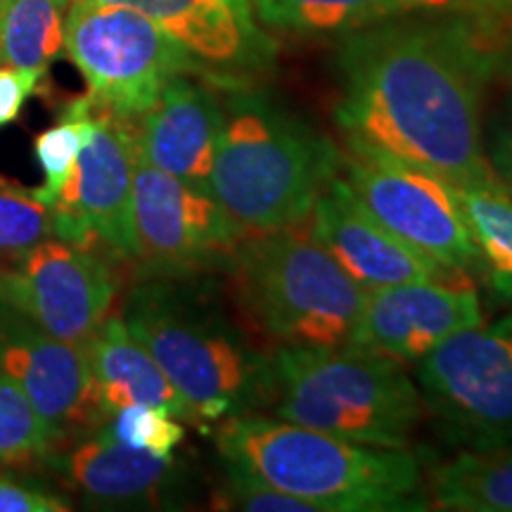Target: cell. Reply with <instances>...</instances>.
Masks as SVG:
<instances>
[{
	"instance_id": "22",
	"label": "cell",
	"mask_w": 512,
	"mask_h": 512,
	"mask_svg": "<svg viewBox=\"0 0 512 512\" xmlns=\"http://www.w3.org/2000/svg\"><path fill=\"white\" fill-rule=\"evenodd\" d=\"M458 200L491 292L512 306V195L505 185L458 188Z\"/></svg>"
},
{
	"instance_id": "18",
	"label": "cell",
	"mask_w": 512,
	"mask_h": 512,
	"mask_svg": "<svg viewBox=\"0 0 512 512\" xmlns=\"http://www.w3.org/2000/svg\"><path fill=\"white\" fill-rule=\"evenodd\" d=\"M53 465L88 501L102 505H157L176 482V460L152 456L112 439L105 427L81 434Z\"/></svg>"
},
{
	"instance_id": "15",
	"label": "cell",
	"mask_w": 512,
	"mask_h": 512,
	"mask_svg": "<svg viewBox=\"0 0 512 512\" xmlns=\"http://www.w3.org/2000/svg\"><path fill=\"white\" fill-rule=\"evenodd\" d=\"M482 323V302L467 278L392 285L366 292L349 347L418 363L444 339Z\"/></svg>"
},
{
	"instance_id": "13",
	"label": "cell",
	"mask_w": 512,
	"mask_h": 512,
	"mask_svg": "<svg viewBox=\"0 0 512 512\" xmlns=\"http://www.w3.org/2000/svg\"><path fill=\"white\" fill-rule=\"evenodd\" d=\"M0 373L29 396L55 444L105 425L86 349L0 302Z\"/></svg>"
},
{
	"instance_id": "16",
	"label": "cell",
	"mask_w": 512,
	"mask_h": 512,
	"mask_svg": "<svg viewBox=\"0 0 512 512\" xmlns=\"http://www.w3.org/2000/svg\"><path fill=\"white\" fill-rule=\"evenodd\" d=\"M309 228L363 292L406 283H446L467 278L382 228L344 181L332 178L320 192L309 216Z\"/></svg>"
},
{
	"instance_id": "12",
	"label": "cell",
	"mask_w": 512,
	"mask_h": 512,
	"mask_svg": "<svg viewBox=\"0 0 512 512\" xmlns=\"http://www.w3.org/2000/svg\"><path fill=\"white\" fill-rule=\"evenodd\" d=\"M117 294L119 278L110 259L62 238L43 240L0 268V302L79 347L112 316Z\"/></svg>"
},
{
	"instance_id": "3",
	"label": "cell",
	"mask_w": 512,
	"mask_h": 512,
	"mask_svg": "<svg viewBox=\"0 0 512 512\" xmlns=\"http://www.w3.org/2000/svg\"><path fill=\"white\" fill-rule=\"evenodd\" d=\"M339 169L342 150L299 114L252 86L226 91L209 185L242 233L302 226Z\"/></svg>"
},
{
	"instance_id": "14",
	"label": "cell",
	"mask_w": 512,
	"mask_h": 512,
	"mask_svg": "<svg viewBox=\"0 0 512 512\" xmlns=\"http://www.w3.org/2000/svg\"><path fill=\"white\" fill-rule=\"evenodd\" d=\"M143 12L162 27L204 79L221 91L252 86L271 72L275 41L256 19L252 0H107Z\"/></svg>"
},
{
	"instance_id": "24",
	"label": "cell",
	"mask_w": 512,
	"mask_h": 512,
	"mask_svg": "<svg viewBox=\"0 0 512 512\" xmlns=\"http://www.w3.org/2000/svg\"><path fill=\"white\" fill-rule=\"evenodd\" d=\"M95 126V105L88 95L76 98L72 105L64 110V114L55 126L43 131L34 140V155L41 166L46 183L36 188V195L41 197L48 207L60 195V190L72 174L76 159H79L83 145L91 138Z\"/></svg>"
},
{
	"instance_id": "5",
	"label": "cell",
	"mask_w": 512,
	"mask_h": 512,
	"mask_svg": "<svg viewBox=\"0 0 512 512\" xmlns=\"http://www.w3.org/2000/svg\"><path fill=\"white\" fill-rule=\"evenodd\" d=\"M273 415L330 437L406 448L425 403L394 358L349 347H275Z\"/></svg>"
},
{
	"instance_id": "2",
	"label": "cell",
	"mask_w": 512,
	"mask_h": 512,
	"mask_svg": "<svg viewBox=\"0 0 512 512\" xmlns=\"http://www.w3.org/2000/svg\"><path fill=\"white\" fill-rule=\"evenodd\" d=\"M121 320L190 403L200 425L271 406V354L256 347L252 332L209 285L147 278L126 297Z\"/></svg>"
},
{
	"instance_id": "21",
	"label": "cell",
	"mask_w": 512,
	"mask_h": 512,
	"mask_svg": "<svg viewBox=\"0 0 512 512\" xmlns=\"http://www.w3.org/2000/svg\"><path fill=\"white\" fill-rule=\"evenodd\" d=\"M430 508L448 512H512V444L463 448L427 475Z\"/></svg>"
},
{
	"instance_id": "31",
	"label": "cell",
	"mask_w": 512,
	"mask_h": 512,
	"mask_svg": "<svg viewBox=\"0 0 512 512\" xmlns=\"http://www.w3.org/2000/svg\"><path fill=\"white\" fill-rule=\"evenodd\" d=\"M456 12L470 19L479 31L501 43L512 36V0H453Z\"/></svg>"
},
{
	"instance_id": "1",
	"label": "cell",
	"mask_w": 512,
	"mask_h": 512,
	"mask_svg": "<svg viewBox=\"0 0 512 512\" xmlns=\"http://www.w3.org/2000/svg\"><path fill=\"white\" fill-rule=\"evenodd\" d=\"M501 43L458 12L396 17L339 36L335 121L344 147L418 166L453 188L503 185L482 107Z\"/></svg>"
},
{
	"instance_id": "9",
	"label": "cell",
	"mask_w": 512,
	"mask_h": 512,
	"mask_svg": "<svg viewBox=\"0 0 512 512\" xmlns=\"http://www.w3.org/2000/svg\"><path fill=\"white\" fill-rule=\"evenodd\" d=\"M344 181L373 219L451 271H479V254L458 188L401 159L344 147Z\"/></svg>"
},
{
	"instance_id": "29",
	"label": "cell",
	"mask_w": 512,
	"mask_h": 512,
	"mask_svg": "<svg viewBox=\"0 0 512 512\" xmlns=\"http://www.w3.org/2000/svg\"><path fill=\"white\" fill-rule=\"evenodd\" d=\"M72 510L67 498L46 489L24 484L22 479L0 472V512H67Z\"/></svg>"
},
{
	"instance_id": "32",
	"label": "cell",
	"mask_w": 512,
	"mask_h": 512,
	"mask_svg": "<svg viewBox=\"0 0 512 512\" xmlns=\"http://www.w3.org/2000/svg\"><path fill=\"white\" fill-rule=\"evenodd\" d=\"M486 157L491 166L501 178L505 190L512 195V107L505 117L494 126L489 147H486Z\"/></svg>"
},
{
	"instance_id": "7",
	"label": "cell",
	"mask_w": 512,
	"mask_h": 512,
	"mask_svg": "<svg viewBox=\"0 0 512 512\" xmlns=\"http://www.w3.org/2000/svg\"><path fill=\"white\" fill-rule=\"evenodd\" d=\"M64 53L79 69L95 110L136 121L171 79L202 76L192 57L143 12L107 0H72Z\"/></svg>"
},
{
	"instance_id": "11",
	"label": "cell",
	"mask_w": 512,
	"mask_h": 512,
	"mask_svg": "<svg viewBox=\"0 0 512 512\" xmlns=\"http://www.w3.org/2000/svg\"><path fill=\"white\" fill-rule=\"evenodd\" d=\"M136 124L95 110L91 138L53 202L55 238L79 247H102L114 259L136 261L133 176Z\"/></svg>"
},
{
	"instance_id": "20",
	"label": "cell",
	"mask_w": 512,
	"mask_h": 512,
	"mask_svg": "<svg viewBox=\"0 0 512 512\" xmlns=\"http://www.w3.org/2000/svg\"><path fill=\"white\" fill-rule=\"evenodd\" d=\"M266 29L292 36H347L396 17L456 12L453 0H252Z\"/></svg>"
},
{
	"instance_id": "26",
	"label": "cell",
	"mask_w": 512,
	"mask_h": 512,
	"mask_svg": "<svg viewBox=\"0 0 512 512\" xmlns=\"http://www.w3.org/2000/svg\"><path fill=\"white\" fill-rule=\"evenodd\" d=\"M55 446L53 434L29 396L0 373V460L19 463L50 458Z\"/></svg>"
},
{
	"instance_id": "30",
	"label": "cell",
	"mask_w": 512,
	"mask_h": 512,
	"mask_svg": "<svg viewBox=\"0 0 512 512\" xmlns=\"http://www.w3.org/2000/svg\"><path fill=\"white\" fill-rule=\"evenodd\" d=\"M43 72L19 69L3 64L0 67V128L15 124L24 110V102L36 93Z\"/></svg>"
},
{
	"instance_id": "17",
	"label": "cell",
	"mask_w": 512,
	"mask_h": 512,
	"mask_svg": "<svg viewBox=\"0 0 512 512\" xmlns=\"http://www.w3.org/2000/svg\"><path fill=\"white\" fill-rule=\"evenodd\" d=\"M219 91L197 74H181L166 83L155 105L133 121L140 157L192 188L211 192L223 128Z\"/></svg>"
},
{
	"instance_id": "4",
	"label": "cell",
	"mask_w": 512,
	"mask_h": 512,
	"mask_svg": "<svg viewBox=\"0 0 512 512\" xmlns=\"http://www.w3.org/2000/svg\"><path fill=\"white\" fill-rule=\"evenodd\" d=\"M216 446L313 512L430 508L420 460L406 448L354 444L256 411L221 420Z\"/></svg>"
},
{
	"instance_id": "6",
	"label": "cell",
	"mask_w": 512,
	"mask_h": 512,
	"mask_svg": "<svg viewBox=\"0 0 512 512\" xmlns=\"http://www.w3.org/2000/svg\"><path fill=\"white\" fill-rule=\"evenodd\" d=\"M247 328L275 347H344L366 292L313 238L309 223L249 233L230 261Z\"/></svg>"
},
{
	"instance_id": "28",
	"label": "cell",
	"mask_w": 512,
	"mask_h": 512,
	"mask_svg": "<svg viewBox=\"0 0 512 512\" xmlns=\"http://www.w3.org/2000/svg\"><path fill=\"white\" fill-rule=\"evenodd\" d=\"M223 460V491L221 501L226 508L247 512H313L309 503L299 501L285 491L275 489L247 467L233 460Z\"/></svg>"
},
{
	"instance_id": "27",
	"label": "cell",
	"mask_w": 512,
	"mask_h": 512,
	"mask_svg": "<svg viewBox=\"0 0 512 512\" xmlns=\"http://www.w3.org/2000/svg\"><path fill=\"white\" fill-rule=\"evenodd\" d=\"M105 432L124 446L147 451L152 456L171 458L185 437L183 422L169 411L147 403L119 408L107 418Z\"/></svg>"
},
{
	"instance_id": "8",
	"label": "cell",
	"mask_w": 512,
	"mask_h": 512,
	"mask_svg": "<svg viewBox=\"0 0 512 512\" xmlns=\"http://www.w3.org/2000/svg\"><path fill=\"white\" fill-rule=\"evenodd\" d=\"M427 411L451 444H512V316L451 335L418 361Z\"/></svg>"
},
{
	"instance_id": "19",
	"label": "cell",
	"mask_w": 512,
	"mask_h": 512,
	"mask_svg": "<svg viewBox=\"0 0 512 512\" xmlns=\"http://www.w3.org/2000/svg\"><path fill=\"white\" fill-rule=\"evenodd\" d=\"M83 349L91 363L95 394L105 422L119 408L147 403L164 408L181 422L202 427L190 403L178 394L150 351L128 332L121 316L105 318Z\"/></svg>"
},
{
	"instance_id": "25",
	"label": "cell",
	"mask_w": 512,
	"mask_h": 512,
	"mask_svg": "<svg viewBox=\"0 0 512 512\" xmlns=\"http://www.w3.org/2000/svg\"><path fill=\"white\" fill-rule=\"evenodd\" d=\"M48 238H55L53 209L36 188L0 178V268L15 264Z\"/></svg>"
},
{
	"instance_id": "33",
	"label": "cell",
	"mask_w": 512,
	"mask_h": 512,
	"mask_svg": "<svg viewBox=\"0 0 512 512\" xmlns=\"http://www.w3.org/2000/svg\"><path fill=\"white\" fill-rule=\"evenodd\" d=\"M3 5H5V0H0V12H3Z\"/></svg>"
},
{
	"instance_id": "10",
	"label": "cell",
	"mask_w": 512,
	"mask_h": 512,
	"mask_svg": "<svg viewBox=\"0 0 512 512\" xmlns=\"http://www.w3.org/2000/svg\"><path fill=\"white\" fill-rule=\"evenodd\" d=\"M133 233L145 278L228 271L245 238L211 192L157 169L140 152L133 176Z\"/></svg>"
},
{
	"instance_id": "23",
	"label": "cell",
	"mask_w": 512,
	"mask_h": 512,
	"mask_svg": "<svg viewBox=\"0 0 512 512\" xmlns=\"http://www.w3.org/2000/svg\"><path fill=\"white\" fill-rule=\"evenodd\" d=\"M72 0H5L0 12V64L48 72L64 53V24Z\"/></svg>"
}]
</instances>
